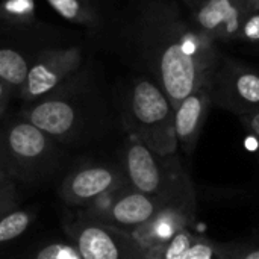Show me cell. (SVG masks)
<instances>
[{
    "label": "cell",
    "mask_w": 259,
    "mask_h": 259,
    "mask_svg": "<svg viewBox=\"0 0 259 259\" xmlns=\"http://www.w3.org/2000/svg\"><path fill=\"white\" fill-rule=\"evenodd\" d=\"M80 62L76 49L47 52L32 67H29L27 80L23 93L27 99H38L58 88L68 74H71Z\"/></svg>",
    "instance_id": "11"
},
{
    "label": "cell",
    "mask_w": 259,
    "mask_h": 259,
    "mask_svg": "<svg viewBox=\"0 0 259 259\" xmlns=\"http://www.w3.org/2000/svg\"><path fill=\"white\" fill-rule=\"evenodd\" d=\"M17 193L11 175H0V205H15Z\"/></svg>",
    "instance_id": "22"
},
{
    "label": "cell",
    "mask_w": 259,
    "mask_h": 259,
    "mask_svg": "<svg viewBox=\"0 0 259 259\" xmlns=\"http://www.w3.org/2000/svg\"><path fill=\"white\" fill-rule=\"evenodd\" d=\"M212 106L237 118L259 111V68L219 53L208 77Z\"/></svg>",
    "instance_id": "4"
},
{
    "label": "cell",
    "mask_w": 259,
    "mask_h": 259,
    "mask_svg": "<svg viewBox=\"0 0 259 259\" xmlns=\"http://www.w3.org/2000/svg\"><path fill=\"white\" fill-rule=\"evenodd\" d=\"M194 237L196 235L190 229H184L168 243L150 250L147 253V259H185Z\"/></svg>",
    "instance_id": "16"
},
{
    "label": "cell",
    "mask_w": 259,
    "mask_h": 259,
    "mask_svg": "<svg viewBox=\"0 0 259 259\" xmlns=\"http://www.w3.org/2000/svg\"><path fill=\"white\" fill-rule=\"evenodd\" d=\"M32 223V214L17 206L0 212V246L21 237Z\"/></svg>",
    "instance_id": "15"
},
{
    "label": "cell",
    "mask_w": 259,
    "mask_h": 259,
    "mask_svg": "<svg viewBox=\"0 0 259 259\" xmlns=\"http://www.w3.org/2000/svg\"><path fill=\"white\" fill-rule=\"evenodd\" d=\"M185 259H222L220 244L206 237L196 235Z\"/></svg>",
    "instance_id": "20"
},
{
    "label": "cell",
    "mask_w": 259,
    "mask_h": 259,
    "mask_svg": "<svg viewBox=\"0 0 259 259\" xmlns=\"http://www.w3.org/2000/svg\"><path fill=\"white\" fill-rule=\"evenodd\" d=\"M196 208L184 205H165L150 220L138 226L129 235L146 252L168 243L184 229H190L194 223Z\"/></svg>",
    "instance_id": "10"
},
{
    "label": "cell",
    "mask_w": 259,
    "mask_h": 259,
    "mask_svg": "<svg viewBox=\"0 0 259 259\" xmlns=\"http://www.w3.org/2000/svg\"><path fill=\"white\" fill-rule=\"evenodd\" d=\"M129 134L161 156L176 155L179 146L175 132V108L150 79H137L127 97Z\"/></svg>",
    "instance_id": "3"
},
{
    "label": "cell",
    "mask_w": 259,
    "mask_h": 259,
    "mask_svg": "<svg viewBox=\"0 0 259 259\" xmlns=\"http://www.w3.org/2000/svg\"><path fill=\"white\" fill-rule=\"evenodd\" d=\"M238 42L247 46H259V6L247 8L240 27Z\"/></svg>",
    "instance_id": "19"
},
{
    "label": "cell",
    "mask_w": 259,
    "mask_h": 259,
    "mask_svg": "<svg viewBox=\"0 0 259 259\" xmlns=\"http://www.w3.org/2000/svg\"><path fill=\"white\" fill-rule=\"evenodd\" d=\"M140 42L144 61L171 106L202 87L220 53L173 0H156L143 12Z\"/></svg>",
    "instance_id": "1"
},
{
    "label": "cell",
    "mask_w": 259,
    "mask_h": 259,
    "mask_svg": "<svg viewBox=\"0 0 259 259\" xmlns=\"http://www.w3.org/2000/svg\"><path fill=\"white\" fill-rule=\"evenodd\" d=\"M165 205L170 203L135 191L127 184L102 194L85 208L88 219L129 234L150 220Z\"/></svg>",
    "instance_id": "5"
},
{
    "label": "cell",
    "mask_w": 259,
    "mask_h": 259,
    "mask_svg": "<svg viewBox=\"0 0 259 259\" xmlns=\"http://www.w3.org/2000/svg\"><path fill=\"white\" fill-rule=\"evenodd\" d=\"M193 26L217 46L238 42L247 0H182Z\"/></svg>",
    "instance_id": "8"
},
{
    "label": "cell",
    "mask_w": 259,
    "mask_h": 259,
    "mask_svg": "<svg viewBox=\"0 0 259 259\" xmlns=\"http://www.w3.org/2000/svg\"><path fill=\"white\" fill-rule=\"evenodd\" d=\"M123 173L135 191L170 205L197 208L194 187L178 155L161 156L131 134L124 150Z\"/></svg>",
    "instance_id": "2"
},
{
    "label": "cell",
    "mask_w": 259,
    "mask_h": 259,
    "mask_svg": "<svg viewBox=\"0 0 259 259\" xmlns=\"http://www.w3.org/2000/svg\"><path fill=\"white\" fill-rule=\"evenodd\" d=\"M211 108L212 102L209 97L208 80L175 108L176 140L178 146L187 156L194 153Z\"/></svg>",
    "instance_id": "12"
},
{
    "label": "cell",
    "mask_w": 259,
    "mask_h": 259,
    "mask_svg": "<svg viewBox=\"0 0 259 259\" xmlns=\"http://www.w3.org/2000/svg\"><path fill=\"white\" fill-rule=\"evenodd\" d=\"M29 123L55 140H64L74 134L77 127L76 108L61 99H47L36 103L27 114Z\"/></svg>",
    "instance_id": "13"
},
{
    "label": "cell",
    "mask_w": 259,
    "mask_h": 259,
    "mask_svg": "<svg viewBox=\"0 0 259 259\" xmlns=\"http://www.w3.org/2000/svg\"><path fill=\"white\" fill-rule=\"evenodd\" d=\"M247 5L249 8H256L259 6V0H247Z\"/></svg>",
    "instance_id": "26"
},
{
    "label": "cell",
    "mask_w": 259,
    "mask_h": 259,
    "mask_svg": "<svg viewBox=\"0 0 259 259\" xmlns=\"http://www.w3.org/2000/svg\"><path fill=\"white\" fill-rule=\"evenodd\" d=\"M6 103H8V88H6V85H3L0 82V115L3 114V111L6 108Z\"/></svg>",
    "instance_id": "25"
},
{
    "label": "cell",
    "mask_w": 259,
    "mask_h": 259,
    "mask_svg": "<svg viewBox=\"0 0 259 259\" xmlns=\"http://www.w3.org/2000/svg\"><path fill=\"white\" fill-rule=\"evenodd\" d=\"M47 2L65 20L85 23L90 18V12L82 0H47Z\"/></svg>",
    "instance_id": "18"
},
{
    "label": "cell",
    "mask_w": 259,
    "mask_h": 259,
    "mask_svg": "<svg viewBox=\"0 0 259 259\" xmlns=\"http://www.w3.org/2000/svg\"><path fill=\"white\" fill-rule=\"evenodd\" d=\"M123 185H127L123 171L109 165H87L67 176L61 196L70 205L88 206L102 194Z\"/></svg>",
    "instance_id": "9"
},
{
    "label": "cell",
    "mask_w": 259,
    "mask_h": 259,
    "mask_svg": "<svg viewBox=\"0 0 259 259\" xmlns=\"http://www.w3.org/2000/svg\"><path fill=\"white\" fill-rule=\"evenodd\" d=\"M33 259H82L77 249L67 243H52L39 249Z\"/></svg>",
    "instance_id": "21"
},
{
    "label": "cell",
    "mask_w": 259,
    "mask_h": 259,
    "mask_svg": "<svg viewBox=\"0 0 259 259\" xmlns=\"http://www.w3.org/2000/svg\"><path fill=\"white\" fill-rule=\"evenodd\" d=\"M15 205H0V212L2 211H6V209H9V208H14Z\"/></svg>",
    "instance_id": "27"
},
{
    "label": "cell",
    "mask_w": 259,
    "mask_h": 259,
    "mask_svg": "<svg viewBox=\"0 0 259 259\" xmlns=\"http://www.w3.org/2000/svg\"><path fill=\"white\" fill-rule=\"evenodd\" d=\"M238 120H240L241 126L259 141V111L250 112V114L243 115V117H238Z\"/></svg>",
    "instance_id": "23"
},
{
    "label": "cell",
    "mask_w": 259,
    "mask_h": 259,
    "mask_svg": "<svg viewBox=\"0 0 259 259\" xmlns=\"http://www.w3.org/2000/svg\"><path fill=\"white\" fill-rule=\"evenodd\" d=\"M12 175L38 176L53 162V143L49 135L27 120L9 126L2 140Z\"/></svg>",
    "instance_id": "7"
},
{
    "label": "cell",
    "mask_w": 259,
    "mask_h": 259,
    "mask_svg": "<svg viewBox=\"0 0 259 259\" xmlns=\"http://www.w3.org/2000/svg\"><path fill=\"white\" fill-rule=\"evenodd\" d=\"M222 259H259V234H255L252 238L220 244Z\"/></svg>",
    "instance_id": "17"
},
{
    "label": "cell",
    "mask_w": 259,
    "mask_h": 259,
    "mask_svg": "<svg viewBox=\"0 0 259 259\" xmlns=\"http://www.w3.org/2000/svg\"><path fill=\"white\" fill-rule=\"evenodd\" d=\"M29 74V64L14 49H0V82L6 87L23 88Z\"/></svg>",
    "instance_id": "14"
},
{
    "label": "cell",
    "mask_w": 259,
    "mask_h": 259,
    "mask_svg": "<svg viewBox=\"0 0 259 259\" xmlns=\"http://www.w3.org/2000/svg\"><path fill=\"white\" fill-rule=\"evenodd\" d=\"M70 237L82 259H147L127 232L85 217L71 226Z\"/></svg>",
    "instance_id": "6"
},
{
    "label": "cell",
    "mask_w": 259,
    "mask_h": 259,
    "mask_svg": "<svg viewBox=\"0 0 259 259\" xmlns=\"http://www.w3.org/2000/svg\"><path fill=\"white\" fill-rule=\"evenodd\" d=\"M0 175H12V168H11V162L8 159V155L5 152V147H3V143L0 141Z\"/></svg>",
    "instance_id": "24"
}]
</instances>
